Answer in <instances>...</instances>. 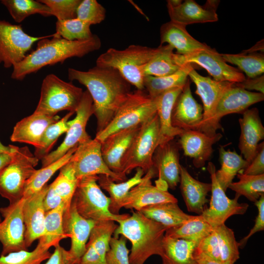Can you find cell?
<instances>
[{"label": "cell", "instance_id": "6da1fadb", "mask_svg": "<svg viewBox=\"0 0 264 264\" xmlns=\"http://www.w3.org/2000/svg\"><path fill=\"white\" fill-rule=\"evenodd\" d=\"M68 78L87 88L92 101L97 120L96 133L110 123L131 92V85L116 69L97 66L87 71L73 68L67 70Z\"/></svg>", "mask_w": 264, "mask_h": 264}, {"label": "cell", "instance_id": "7a4b0ae2", "mask_svg": "<svg viewBox=\"0 0 264 264\" xmlns=\"http://www.w3.org/2000/svg\"><path fill=\"white\" fill-rule=\"evenodd\" d=\"M101 45L100 38L95 34L88 40L73 41L66 40L56 33L46 36L38 41L35 50L13 66L11 78L22 81L27 75L44 66L62 63L72 57H83L99 50Z\"/></svg>", "mask_w": 264, "mask_h": 264}, {"label": "cell", "instance_id": "3957f363", "mask_svg": "<svg viewBox=\"0 0 264 264\" xmlns=\"http://www.w3.org/2000/svg\"><path fill=\"white\" fill-rule=\"evenodd\" d=\"M113 233L116 238L122 235L132 243L130 264H144L154 255H160L166 228L145 217L139 211L117 222Z\"/></svg>", "mask_w": 264, "mask_h": 264}, {"label": "cell", "instance_id": "277c9868", "mask_svg": "<svg viewBox=\"0 0 264 264\" xmlns=\"http://www.w3.org/2000/svg\"><path fill=\"white\" fill-rule=\"evenodd\" d=\"M157 50L137 44L122 50L110 48L97 58L96 66L114 68L137 89H144L143 68Z\"/></svg>", "mask_w": 264, "mask_h": 264}, {"label": "cell", "instance_id": "5b68a950", "mask_svg": "<svg viewBox=\"0 0 264 264\" xmlns=\"http://www.w3.org/2000/svg\"><path fill=\"white\" fill-rule=\"evenodd\" d=\"M157 99L145 89L131 91L108 126L96 134L100 142L118 131L141 125L156 114Z\"/></svg>", "mask_w": 264, "mask_h": 264}, {"label": "cell", "instance_id": "8992f818", "mask_svg": "<svg viewBox=\"0 0 264 264\" xmlns=\"http://www.w3.org/2000/svg\"><path fill=\"white\" fill-rule=\"evenodd\" d=\"M97 175L79 179L72 201L78 213L86 219L95 222L107 220L115 222L129 217V214L115 215L109 209L110 199L97 183Z\"/></svg>", "mask_w": 264, "mask_h": 264}, {"label": "cell", "instance_id": "52a82bcc", "mask_svg": "<svg viewBox=\"0 0 264 264\" xmlns=\"http://www.w3.org/2000/svg\"><path fill=\"white\" fill-rule=\"evenodd\" d=\"M83 92L71 82L49 74L43 80L40 99L34 112L48 116H55L64 110L75 112Z\"/></svg>", "mask_w": 264, "mask_h": 264}, {"label": "cell", "instance_id": "ba28073f", "mask_svg": "<svg viewBox=\"0 0 264 264\" xmlns=\"http://www.w3.org/2000/svg\"><path fill=\"white\" fill-rule=\"evenodd\" d=\"M159 145V124L157 113L143 123L121 162V174L141 168L146 173L153 167V157Z\"/></svg>", "mask_w": 264, "mask_h": 264}, {"label": "cell", "instance_id": "9c48e42d", "mask_svg": "<svg viewBox=\"0 0 264 264\" xmlns=\"http://www.w3.org/2000/svg\"><path fill=\"white\" fill-rule=\"evenodd\" d=\"M39 160L27 147H17L11 161L0 171V195L9 204L22 198L26 183L36 171Z\"/></svg>", "mask_w": 264, "mask_h": 264}, {"label": "cell", "instance_id": "30bf717a", "mask_svg": "<svg viewBox=\"0 0 264 264\" xmlns=\"http://www.w3.org/2000/svg\"><path fill=\"white\" fill-rule=\"evenodd\" d=\"M74 118L68 121V129L65 138L56 150L49 153L42 160V167H44L64 156L70 150L90 138L86 131L90 117L94 113L93 101L87 90L83 92L81 101L77 108Z\"/></svg>", "mask_w": 264, "mask_h": 264}, {"label": "cell", "instance_id": "8fae6325", "mask_svg": "<svg viewBox=\"0 0 264 264\" xmlns=\"http://www.w3.org/2000/svg\"><path fill=\"white\" fill-rule=\"evenodd\" d=\"M101 143L91 138L80 143L69 161L79 179L94 175H106L115 182H123L126 176L111 171L105 164L101 154Z\"/></svg>", "mask_w": 264, "mask_h": 264}, {"label": "cell", "instance_id": "7c38bea8", "mask_svg": "<svg viewBox=\"0 0 264 264\" xmlns=\"http://www.w3.org/2000/svg\"><path fill=\"white\" fill-rule=\"evenodd\" d=\"M207 169L211 177L212 195L209 207L200 215L214 228L224 224L232 216L244 214L249 205L246 203L239 202L240 196L236 194L233 199L227 197L217 180L216 169L212 162L208 163Z\"/></svg>", "mask_w": 264, "mask_h": 264}, {"label": "cell", "instance_id": "4fadbf2b", "mask_svg": "<svg viewBox=\"0 0 264 264\" xmlns=\"http://www.w3.org/2000/svg\"><path fill=\"white\" fill-rule=\"evenodd\" d=\"M45 37L31 36L21 25L0 21V64L6 68L13 67L25 57L35 42Z\"/></svg>", "mask_w": 264, "mask_h": 264}, {"label": "cell", "instance_id": "5bb4252c", "mask_svg": "<svg viewBox=\"0 0 264 264\" xmlns=\"http://www.w3.org/2000/svg\"><path fill=\"white\" fill-rule=\"evenodd\" d=\"M175 59L180 66L187 63L200 66L216 81L237 83L242 82L246 78L240 70L228 65L221 54L211 47L184 55L175 53Z\"/></svg>", "mask_w": 264, "mask_h": 264}, {"label": "cell", "instance_id": "9a60e30c", "mask_svg": "<svg viewBox=\"0 0 264 264\" xmlns=\"http://www.w3.org/2000/svg\"><path fill=\"white\" fill-rule=\"evenodd\" d=\"M25 198L0 208L3 220L0 222V242L2 248L1 255L22 250H27L24 241L25 226L23 206Z\"/></svg>", "mask_w": 264, "mask_h": 264}, {"label": "cell", "instance_id": "2e32d148", "mask_svg": "<svg viewBox=\"0 0 264 264\" xmlns=\"http://www.w3.org/2000/svg\"><path fill=\"white\" fill-rule=\"evenodd\" d=\"M239 248L233 231L224 223L214 227L195 250L217 262L234 264L240 258Z\"/></svg>", "mask_w": 264, "mask_h": 264}, {"label": "cell", "instance_id": "e0dca14e", "mask_svg": "<svg viewBox=\"0 0 264 264\" xmlns=\"http://www.w3.org/2000/svg\"><path fill=\"white\" fill-rule=\"evenodd\" d=\"M188 77L196 86L195 93L201 98L203 103V120L198 131L208 136H213L211 125L218 104L225 91L234 83L218 81L198 74L193 68Z\"/></svg>", "mask_w": 264, "mask_h": 264}, {"label": "cell", "instance_id": "ac0fdd59", "mask_svg": "<svg viewBox=\"0 0 264 264\" xmlns=\"http://www.w3.org/2000/svg\"><path fill=\"white\" fill-rule=\"evenodd\" d=\"M264 99V94L245 90L234 83L225 91L218 104L211 125L212 134L215 135L218 130H223L220 121L223 116L242 113L250 106Z\"/></svg>", "mask_w": 264, "mask_h": 264}, {"label": "cell", "instance_id": "d6986e66", "mask_svg": "<svg viewBox=\"0 0 264 264\" xmlns=\"http://www.w3.org/2000/svg\"><path fill=\"white\" fill-rule=\"evenodd\" d=\"M157 175L153 167L142 177L141 181L131 189L123 200L122 207L139 211L142 208L164 202H177V199L167 190L152 184L151 179Z\"/></svg>", "mask_w": 264, "mask_h": 264}, {"label": "cell", "instance_id": "ffe728a7", "mask_svg": "<svg viewBox=\"0 0 264 264\" xmlns=\"http://www.w3.org/2000/svg\"><path fill=\"white\" fill-rule=\"evenodd\" d=\"M153 167L159 177L156 186L175 189L180 181V166L178 146L171 140L159 145L153 157Z\"/></svg>", "mask_w": 264, "mask_h": 264}, {"label": "cell", "instance_id": "44dd1931", "mask_svg": "<svg viewBox=\"0 0 264 264\" xmlns=\"http://www.w3.org/2000/svg\"><path fill=\"white\" fill-rule=\"evenodd\" d=\"M95 224L92 220L82 217L72 201L70 207L65 210L63 216L64 231L71 239L68 250L73 264H77L86 249L90 233Z\"/></svg>", "mask_w": 264, "mask_h": 264}, {"label": "cell", "instance_id": "7402d4cb", "mask_svg": "<svg viewBox=\"0 0 264 264\" xmlns=\"http://www.w3.org/2000/svg\"><path fill=\"white\" fill-rule=\"evenodd\" d=\"M202 120L203 108L193 97L188 79L174 104L172 125L183 131L198 130Z\"/></svg>", "mask_w": 264, "mask_h": 264}, {"label": "cell", "instance_id": "603a6c76", "mask_svg": "<svg viewBox=\"0 0 264 264\" xmlns=\"http://www.w3.org/2000/svg\"><path fill=\"white\" fill-rule=\"evenodd\" d=\"M111 220L95 222L92 229L86 249L77 264H107L106 256L110 249V242L118 227Z\"/></svg>", "mask_w": 264, "mask_h": 264}, {"label": "cell", "instance_id": "cb8c5ba5", "mask_svg": "<svg viewBox=\"0 0 264 264\" xmlns=\"http://www.w3.org/2000/svg\"><path fill=\"white\" fill-rule=\"evenodd\" d=\"M48 188L46 184L39 191L25 198L23 216L25 229L24 241L27 248L44 234L45 211L44 202Z\"/></svg>", "mask_w": 264, "mask_h": 264}, {"label": "cell", "instance_id": "d4e9b609", "mask_svg": "<svg viewBox=\"0 0 264 264\" xmlns=\"http://www.w3.org/2000/svg\"><path fill=\"white\" fill-rule=\"evenodd\" d=\"M179 145L185 155L193 159L194 166L203 167L214 152L213 146L222 137L220 133L208 136L198 130L184 131L179 135Z\"/></svg>", "mask_w": 264, "mask_h": 264}, {"label": "cell", "instance_id": "484cf974", "mask_svg": "<svg viewBox=\"0 0 264 264\" xmlns=\"http://www.w3.org/2000/svg\"><path fill=\"white\" fill-rule=\"evenodd\" d=\"M239 119L241 128L239 148L243 158L249 164L255 155L259 142L264 138V127L259 110L247 109Z\"/></svg>", "mask_w": 264, "mask_h": 264}, {"label": "cell", "instance_id": "4316f807", "mask_svg": "<svg viewBox=\"0 0 264 264\" xmlns=\"http://www.w3.org/2000/svg\"><path fill=\"white\" fill-rule=\"evenodd\" d=\"M140 127L139 125L118 131L111 134L101 142L103 159L113 172L122 175L121 160Z\"/></svg>", "mask_w": 264, "mask_h": 264}, {"label": "cell", "instance_id": "83f0119b", "mask_svg": "<svg viewBox=\"0 0 264 264\" xmlns=\"http://www.w3.org/2000/svg\"><path fill=\"white\" fill-rule=\"evenodd\" d=\"M60 120V117L48 116L34 112L19 121L14 126L10 137L12 142L25 143L39 147L43 135L50 125Z\"/></svg>", "mask_w": 264, "mask_h": 264}, {"label": "cell", "instance_id": "f1b7e54d", "mask_svg": "<svg viewBox=\"0 0 264 264\" xmlns=\"http://www.w3.org/2000/svg\"><path fill=\"white\" fill-rule=\"evenodd\" d=\"M185 25L170 21L160 28V45L164 44L176 49V54L184 55L210 47L194 38L188 32Z\"/></svg>", "mask_w": 264, "mask_h": 264}, {"label": "cell", "instance_id": "f546056e", "mask_svg": "<svg viewBox=\"0 0 264 264\" xmlns=\"http://www.w3.org/2000/svg\"><path fill=\"white\" fill-rule=\"evenodd\" d=\"M179 182L181 193L188 211L201 215L205 210L206 203L209 201L207 196L211 190V184L196 179L182 165Z\"/></svg>", "mask_w": 264, "mask_h": 264}, {"label": "cell", "instance_id": "4dcf8cb0", "mask_svg": "<svg viewBox=\"0 0 264 264\" xmlns=\"http://www.w3.org/2000/svg\"><path fill=\"white\" fill-rule=\"evenodd\" d=\"M182 88H176L156 97V113L159 124V145L173 140L184 131L174 127L172 124V113L174 104L181 93Z\"/></svg>", "mask_w": 264, "mask_h": 264}, {"label": "cell", "instance_id": "1f68e13d", "mask_svg": "<svg viewBox=\"0 0 264 264\" xmlns=\"http://www.w3.org/2000/svg\"><path fill=\"white\" fill-rule=\"evenodd\" d=\"M167 8L171 21L185 26L218 20L216 11L201 6L193 0H186L176 7L167 5Z\"/></svg>", "mask_w": 264, "mask_h": 264}, {"label": "cell", "instance_id": "d6a6232c", "mask_svg": "<svg viewBox=\"0 0 264 264\" xmlns=\"http://www.w3.org/2000/svg\"><path fill=\"white\" fill-rule=\"evenodd\" d=\"M136 169V173L133 177L120 183H115L111 177L107 176H98V185L110 196L109 209L112 214H119V212L122 208V202L129 191L141 181L145 173L141 168H137Z\"/></svg>", "mask_w": 264, "mask_h": 264}, {"label": "cell", "instance_id": "836d02e7", "mask_svg": "<svg viewBox=\"0 0 264 264\" xmlns=\"http://www.w3.org/2000/svg\"><path fill=\"white\" fill-rule=\"evenodd\" d=\"M197 245L193 241L164 236L159 255L162 264H198L194 257Z\"/></svg>", "mask_w": 264, "mask_h": 264}, {"label": "cell", "instance_id": "e575fe53", "mask_svg": "<svg viewBox=\"0 0 264 264\" xmlns=\"http://www.w3.org/2000/svg\"><path fill=\"white\" fill-rule=\"evenodd\" d=\"M139 212L146 218L162 224L167 229L182 224L192 217L184 213L177 202L150 205L142 208Z\"/></svg>", "mask_w": 264, "mask_h": 264}, {"label": "cell", "instance_id": "d590c367", "mask_svg": "<svg viewBox=\"0 0 264 264\" xmlns=\"http://www.w3.org/2000/svg\"><path fill=\"white\" fill-rule=\"evenodd\" d=\"M191 64L182 65L175 73L166 76H145L143 80L144 89L154 98L171 89L183 87L188 79V74L193 68Z\"/></svg>", "mask_w": 264, "mask_h": 264}, {"label": "cell", "instance_id": "8d00e7d4", "mask_svg": "<svg viewBox=\"0 0 264 264\" xmlns=\"http://www.w3.org/2000/svg\"><path fill=\"white\" fill-rule=\"evenodd\" d=\"M219 154L221 168L216 171L215 175L220 186L226 192L235 176L249 163L235 150H226L222 146L219 148Z\"/></svg>", "mask_w": 264, "mask_h": 264}, {"label": "cell", "instance_id": "74e56055", "mask_svg": "<svg viewBox=\"0 0 264 264\" xmlns=\"http://www.w3.org/2000/svg\"><path fill=\"white\" fill-rule=\"evenodd\" d=\"M174 49L168 44L159 45L156 53L144 66V76L163 77L177 71L181 66L175 61Z\"/></svg>", "mask_w": 264, "mask_h": 264}, {"label": "cell", "instance_id": "f35d334b", "mask_svg": "<svg viewBox=\"0 0 264 264\" xmlns=\"http://www.w3.org/2000/svg\"><path fill=\"white\" fill-rule=\"evenodd\" d=\"M213 229L201 215L192 216L182 224L167 229L165 236L193 241L198 244Z\"/></svg>", "mask_w": 264, "mask_h": 264}, {"label": "cell", "instance_id": "ab89813d", "mask_svg": "<svg viewBox=\"0 0 264 264\" xmlns=\"http://www.w3.org/2000/svg\"><path fill=\"white\" fill-rule=\"evenodd\" d=\"M66 210L64 204L45 213L44 231L39 242L43 246L50 248L59 244L67 236L63 228V216Z\"/></svg>", "mask_w": 264, "mask_h": 264}, {"label": "cell", "instance_id": "60d3db41", "mask_svg": "<svg viewBox=\"0 0 264 264\" xmlns=\"http://www.w3.org/2000/svg\"><path fill=\"white\" fill-rule=\"evenodd\" d=\"M77 146L70 150L64 156L52 164L36 170L27 180L22 197L26 198L41 190L51 176L70 160Z\"/></svg>", "mask_w": 264, "mask_h": 264}, {"label": "cell", "instance_id": "b9f144b4", "mask_svg": "<svg viewBox=\"0 0 264 264\" xmlns=\"http://www.w3.org/2000/svg\"><path fill=\"white\" fill-rule=\"evenodd\" d=\"M1 3L17 22H21L30 15L36 14L45 17L52 16L50 8L39 0H2Z\"/></svg>", "mask_w": 264, "mask_h": 264}, {"label": "cell", "instance_id": "7bdbcfd3", "mask_svg": "<svg viewBox=\"0 0 264 264\" xmlns=\"http://www.w3.org/2000/svg\"><path fill=\"white\" fill-rule=\"evenodd\" d=\"M227 63L235 65L244 72L247 78H253L261 75L264 71V55L262 53L221 54Z\"/></svg>", "mask_w": 264, "mask_h": 264}, {"label": "cell", "instance_id": "ee69618b", "mask_svg": "<svg viewBox=\"0 0 264 264\" xmlns=\"http://www.w3.org/2000/svg\"><path fill=\"white\" fill-rule=\"evenodd\" d=\"M78 180L72 165L69 161L60 169L58 176L50 184L62 198L66 210L71 205Z\"/></svg>", "mask_w": 264, "mask_h": 264}, {"label": "cell", "instance_id": "f6af8a7d", "mask_svg": "<svg viewBox=\"0 0 264 264\" xmlns=\"http://www.w3.org/2000/svg\"><path fill=\"white\" fill-rule=\"evenodd\" d=\"M237 175L239 180L232 182L228 187L236 195L243 196L254 203L264 195V174L249 175L240 171Z\"/></svg>", "mask_w": 264, "mask_h": 264}, {"label": "cell", "instance_id": "bcb514c9", "mask_svg": "<svg viewBox=\"0 0 264 264\" xmlns=\"http://www.w3.org/2000/svg\"><path fill=\"white\" fill-rule=\"evenodd\" d=\"M90 26L89 23L77 18L64 21L57 20L55 33L68 41L86 40L94 35L91 31Z\"/></svg>", "mask_w": 264, "mask_h": 264}, {"label": "cell", "instance_id": "7dc6e473", "mask_svg": "<svg viewBox=\"0 0 264 264\" xmlns=\"http://www.w3.org/2000/svg\"><path fill=\"white\" fill-rule=\"evenodd\" d=\"M74 113L69 112L62 118L47 127L43 135L39 147L35 149L34 154L39 160L49 154L59 137L66 132L69 127L68 119Z\"/></svg>", "mask_w": 264, "mask_h": 264}, {"label": "cell", "instance_id": "c3c4849f", "mask_svg": "<svg viewBox=\"0 0 264 264\" xmlns=\"http://www.w3.org/2000/svg\"><path fill=\"white\" fill-rule=\"evenodd\" d=\"M49 248L38 242L32 251L22 250L0 256V264H41L51 255Z\"/></svg>", "mask_w": 264, "mask_h": 264}, {"label": "cell", "instance_id": "681fc988", "mask_svg": "<svg viewBox=\"0 0 264 264\" xmlns=\"http://www.w3.org/2000/svg\"><path fill=\"white\" fill-rule=\"evenodd\" d=\"M106 15V9L96 0H82L76 11L77 18L91 25L102 22Z\"/></svg>", "mask_w": 264, "mask_h": 264}, {"label": "cell", "instance_id": "f907efd6", "mask_svg": "<svg viewBox=\"0 0 264 264\" xmlns=\"http://www.w3.org/2000/svg\"><path fill=\"white\" fill-rule=\"evenodd\" d=\"M82 0H39L50 9L58 21L76 18L77 9Z\"/></svg>", "mask_w": 264, "mask_h": 264}, {"label": "cell", "instance_id": "816d5d0a", "mask_svg": "<svg viewBox=\"0 0 264 264\" xmlns=\"http://www.w3.org/2000/svg\"><path fill=\"white\" fill-rule=\"evenodd\" d=\"M126 242L127 239L122 235L118 238L111 237L106 256L107 264H130V250L127 248Z\"/></svg>", "mask_w": 264, "mask_h": 264}, {"label": "cell", "instance_id": "f5cc1de1", "mask_svg": "<svg viewBox=\"0 0 264 264\" xmlns=\"http://www.w3.org/2000/svg\"><path fill=\"white\" fill-rule=\"evenodd\" d=\"M257 206L258 213L255 220V224L247 236L238 242L239 247L242 248L248 239L255 233L264 230V195L254 203Z\"/></svg>", "mask_w": 264, "mask_h": 264}, {"label": "cell", "instance_id": "db71d44e", "mask_svg": "<svg viewBox=\"0 0 264 264\" xmlns=\"http://www.w3.org/2000/svg\"><path fill=\"white\" fill-rule=\"evenodd\" d=\"M249 175L264 174V142L259 143L256 154L248 166L242 171Z\"/></svg>", "mask_w": 264, "mask_h": 264}, {"label": "cell", "instance_id": "11a10c76", "mask_svg": "<svg viewBox=\"0 0 264 264\" xmlns=\"http://www.w3.org/2000/svg\"><path fill=\"white\" fill-rule=\"evenodd\" d=\"M54 247L53 253L45 264H73L68 250H66L60 243Z\"/></svg>", "mask_w": 264, "mask_h": 264}, {"label": "cell", "instance_id": "9f6ffc18", "mask_svg": "<svg viewBox=\"0 0 264 264\" xmlns=\"http://www.w3.org/2000/svg\"><path fill=\"white\" fill-rule=\"evenodd\" d=\"M235 84L245 90L248 91L254 90L264 94V75L253 78H245L242 82Z\"/></svg>", "mask_w": 264, "mask_h": 264}, {"label": "cell", "instance_id": "6f0895ef", "mask_svg": "<svg viewBox=\"0 0 264 264\" xmlns=\"http://www.w3.org/2000/svg\"><path fill=\"white\" fill-rule=\"evenodd\" d=\"M63 203L64 204L61 197L49 185L44 202L45 213L57 208Z\"/></svg>", "mask_w": 264, "mask_h": 264}, {"label": "cell", "instance_id": "680465c9", "mask_svg": "<svg viewBox=\"0 0 264 264\" xmlns=\"http://www.w3.org/2000/svg\"><path fill=\"white\" fill-rule=\"evenodd\" d=\"M194 257L198 264H224L217 262L195 249L194 252Z\"/></svg>", "mask_w": 264, "mask_h": 264}, {"label": "cell", "instance_id": "91938a15", "mask_svg": "<svg viewBox=\"0 0 264 264\" xmlns=\"http://www.w3.org/2000/svg\"><path fill=\"white\" fill-rule=\"evenodd\" d=\"M17 148L14 146L12 151L0 154V171L11 161Z\"/></svg>", "mask_w": 264, "mask_h": 264}, {"label": "cell", "instance_id": "94428289", "mask_svg": "<svg viewBox=\"0 0 264 264\" xmlns=\"http://www.w3.org/2000/svg\"><path fill=\"white\" fill-rule=\"evenodd\" d=\"M264 51V44L263 41V42L260 41L253 46L251 48L247 50H245L243 51V53H255L258 52L257 51Z\"/></svg>", "mask_w": 264, "mask_h": 264}, {"label": "cell", "instance_id": "6125c7cd", "mask_svg": "<svg viewBox=\"0 0 264 264\" xmlns=\"http://www.w3.org/2000/svg\"><path fill=\"white\" fill-rule=\"evenodd\" d=\"M219 3V0H207L204 6L209 9L216 11Z\"/></svg>", "mask_w": 264, "mask_h": 264}, {"label": "cell", "instance_id": "be15d7a7", "mask_svg": "<svg viewBox=\"0 0 264 264\" xmlns=\"http://www.w3.org/2000/svg\"><path fill=\"white\" fill-rule=\"evenodd\" d=\"M14 145H10L8 146H5L0 142V154L11 152L14 149Z\"/></svg>", "mask_w": 264, "mask_h": 264}, {"label": "cell", "instance_id": "e7e4bbea", "mask_svg": "<svg viewBox=\"0 0 264 264\" xmlns=\"http://www.w3.org/2000/svg\"><path fill=\"white\" fill-rule=\"evenodd\" d=\"M181 0H168L167 1V5L172 7H176L179 5L182 2Z\"/></svg>", "mask_w": 264, "mask_h": 264}]
</instances>
